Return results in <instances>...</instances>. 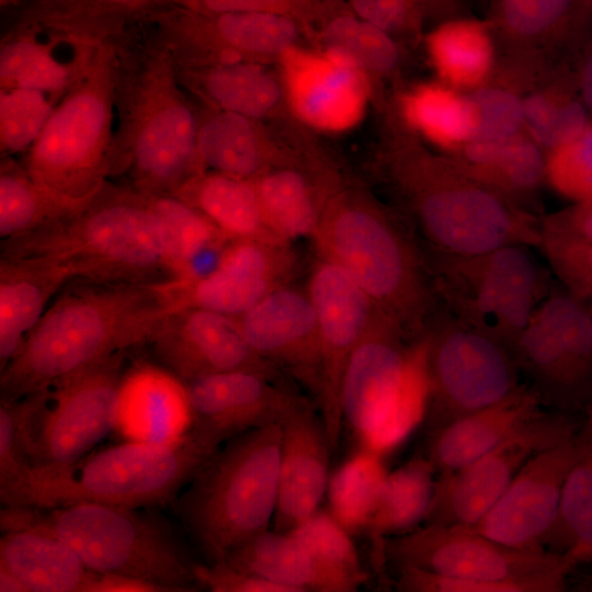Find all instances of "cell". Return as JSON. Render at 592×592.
Listing matches in <instances>:
<instances>
[{"mask_svg":"<svg viewBox=\"0 0 592 592\" xmlns=\"http://www.w3.org/2000/svg\"><path fill=\"white\" fill-rule=\"evenodd\" d=\"M1 369L0 401H12L107 356L149 344L178 310L162 283L67 284Z\"/></svg>","mask_w":592,"mask_h":592,"instance_id":"1","label":"cell"},{"mask_svg":"<svg viewBox=\"0 0 592 592\" xmlns=\"http://www.w3.org/2000/svg\"><path fill=\"white\" fill-rule=\"evenodd\" d=\"M115 126L110 180L144 195H173L203 172L196 153L197 115L172 55L157 35L115 38Z\"/></svg>","mask_w":592,"mask_h":592,"instance_id":"2","label":"cell"},{"mask_svg":"<svg viewBox=\"0 0 592 592\" xmlns=\"http://www.w3.org/2000/svg\"><path fill=\"white\" fill-rule=\"evenodd\" d=\"M1 257L48 262L71 282L170 281L160 224L148 197L111 180L77 215L3 240Z\"/></svg>","mask_w":592,"mask_h":592,"instance_id":"3","label":"cell"},{"mask_svg":"<svg viewBox=\"0 0 592 592\" xmlns=\"http://www.w3.org/2000/svg\"><path fill=\"white\" fill-rule=\"evenodd\" d=\"M281 423L239 434L201 466L172 505L201 561L228 553L270 528L275 512Z\"/></svg>","mask_w":592,"mask_h":592,"instance_id":"4","label":"cell"},{"mask_svg":"<svg viewBox=\"0 0 592 592\" xmlns=\"http://www.w3.org/2000/svg\"><path fill=\"white\" fill-rule=\"evenodd\" d=\"M13 531L39 530L73 548L96 572L158 583L169 592L204 590L192 545L163 515L149 508L76 503L53 509L16 506Z\"/></svg>","mask_w":592,"mask_h":592,"instance_id":"5","label":"cell"},{"mask_svg":"<svg viewBox=\"0 0 592 592\" xmlns=\"http://www.w3.org/2000/svg\"><path fill=\"white\" fill-rule=\"evenodd\" d=\"M314 241L318 253L340 265L408 340L428 334L439 300L408 228L369 204L342 202L323 212Z\"/></svg>","mask_w":592,"mask_h":592,"instance_id":"6","label":"cell"},{"mask_svg":"<svg viewBox=\"0 0 592 592\" xmlns=\"http://www.w3.org/2000/svg\"><path fill=\"white\" fill-rule=\"evenodd\" d=\"M213 453L190 430L167 443L112 445L70 465L31 468L5 506L100 503L151 508L173 503Z\"/></svg>","mask_w":592,"mask_h":592,"instance_id":"7","label":"cell"},{"mask_svg":"<svg viewBox=\"0 0 592 592\" xmlns=\"http://www.w3.org/2000/svg\"><path fill=\"white\" fill-rule=\"evenodd\" d=\"M422 254L475 255L504 246H539L540 223L463 172L449 158L399 166Z\"/></svg>","mask_w":592,"mask_h":592,"instance_id":"8","label":"cell"},{"mask_svg":"<svg viewBox=\"0 0 592 592\" xmlns=\"http://www.w3.org/2000/svg\"><path fill=\"white\" fill-rule=\"evenodd\" d=\"M115 65V39H109L21 159L35 180L76 198L93 196L110 180Z\"/></svg>","mask_w":592,"mask_h":592,"instance_id":"9","label":"cell"},{"mask_svg":"<svg viewBox=\"0 0 592 592\" xmlns=\"http://www.w3.org/2000/svg\"><path fill=\"white\" fill-rule=\"evenodd\" d=\"M126 353L107 356L12 400L18 441L31 468L70 465L112 431L122 407Z\"/></svg>","mask_w":592,"mask_h":592,"instance_id":"10","label":"cell"},{"mask_svg":"<svg viewBox=\"0 0 592 592\" xmlns=\"http://www.w3.org/2000/svg\"><path fill=\"white\" fill-rule=\"evenodd\" d=\"M526 246L475 255L423 254L448 316L511 349L544 299L545 277Z\"/></svg>","mask_w":592,"mask_h":592,"instance_id":"11","label":"cell"},{"mask_svg":"<svg viewBox=\"0 0 592 592\" xmlns=\"http://www.w3.org/2000/svg\"><path fill=\"white\" fill-rule=\"evenodd\" d=\"M428 395L424 348L387 318L358 343L341 392L343 421L371 442L398 437L421 418Z\"/></svg>","mask_w":592,"mask_h":592,"instance_id":"12","label":"cell"},{"mask_svg":"<svg viewBox=\"0 0 592 592\" xmlns=\"http://www.w3.org/2000/svg\"><path fill=\"white\" fill-rule=\"evenodd\" d=\"M425 340L428 436L465 414L500 401L522 384L510 348L451 316L437 318Z\"/></svg>","mask_w":592,"mask_h":592,"instance_id":"13","label":"cell"},{"mask_svg":"<svg viewBox=\"0 0 592 592\" xmlns=\"http://www.w3.org/2000/svg\"><path fill=\"white\" fill-rule=\"evenodd\" d=\"M378 543L395 569L413 567L478 581L538 582L551 592L565 591L570 573L559 555L506 546L468 525L422 524Z\"/></svg>","mask_w":592,"mask_h":592,"instance_id":"14","label":"cell"},{"mask_svg":"<svg viewBox=\"0 0 592 592\" xmlns=\"http://www.w3.org/2000/svg\"><path fill=\"white\" fill-rule=\"evenodd\" d=\"M512 352L543 407L567 413L592 402V319L576 298L543 299Z\"/></svg>","mask_w":592,"mask_h":592,"instance_id":"15","label":"cell"},{"mask_svg":"<svg viewBox=\"0 0 592 592\" xmlns=\"http://www.w3.org/2000/svg\"><path fill=\"white\" fill-rule=\"evenodd\" d=\"M566 412H540L474 462L439 475L423 524L476 525L535 454L574 434Z\"/></svg>","mask_w":592,"mask_h":592,"instance_id":"16","label":"cell"},{"mask_svg":"<svg viewBox=\"0 0 592 592\" xmlns=\"http://www.w3.org/2000/svg\"><path fill=\"white\" fill-rule=\"evenodd\" d=\"M306 287L316 310L320 337L318 409L333 452L343 423L341 392L346 365L371 328L386 317L340 265L320 253L311 265Z\"/></svg>","mask_w":592,"mask_h":592,"instance_id":"17","label":"cell"},{"mask_svg":"<svg viewBox=\"0 0 592 592\" xmlns=\"http://www.w3.org/2000/svg\"><path fill=\"white\" fill-rule=\"evenodd\" d=\"M149 345L161 367L182 384L202 376L235 371L293 380L249 345L237 317L205 308L174 310Z\"/></svg>","mask_w":592,"mask_h":592,"instance_id":"18","label":"cell"},{"mask_svg":"<svg viewBox=\"0 0 592 592\" xmlns=\"http://www.w3.org/2000/svg\"><path fill=\"white\" fill-rule=\"evenodd\" d=\"M298 260L292 243L230 240L217 264L191 282L168 281L177 309L197 307L239 317L278 287L293 282Z\"/></svg>","mask_w":592,"mask_h":592,"instance_id":"19","label":"cell"},{"mask_svg":"<svg viewBox=\"0 0 592 592\" xmlns=\"http://www.w3.org/2000/svg\"><path fill=\"white\" fill-rule=\"evenodd\" d=\"M183 386L189 430L213 452L247 431L280 423L297 394L291 382L249 371L202 376Z\"/></svg>","mask_w":592,"mask_h":592,"instance_id":"20","label":"cell"},{"mask_svg":"<svg viewBox=\"0 0 592 592\" xmlns=\"http://www.w3.org/2000/svg\"><path fill=\"white\" fill-rule=\"evenodd\" d=\"M577 454L578 431L532 456L496 504L473 527L506 546L543 549Z\"/></svg>","mask_w":592,"mask_h":592,"instance_id":"21","label":"cell"},{"mask_svg":"<svg viewBox=\"0 0 592 592\" xmlns=\"http://www.w3.org/2000/svg\"><path fill=\"white\" fill-rule=\"evenodd\" d=\"M249 345L318 398L320 337L307 287L285 284L237 317Z\"/></svg>","mask_w":592,"mask_h":592,"instance_id":"22","label":"cell"},{"mask_svg":"<svg viewBox=\"0 0 592 592\" xmlns=\"http://www.w3.org/2000/svg\"><path fill=\"white\" fill-rule=\"evenodd\" d=\"M282 55L287 96L299 118L333 133L361 121L368 87L364 69L355 60L332 47L322 52L289 47Z\"/></svg>","mask_w":592,"mask_h":592,"instance_id":"23","label":"cell"},{"mask_svg":"<svg viewBox=\"0 0 592 592\" xmlns=\"http://www.w3.org/2000/svg\"><path fill=\"white\" fill-rule=\"evenodd\" d=\"M278 488L271 530L287 533L318 511L329 483L331 446L320 410L296 394L281 420Z\"/></svg>","mask_w":592,"mask_h":592,"instance_id":"24","label":"cell"},{"mask_svg":"<svg viewBox=\"0 0 592 592\" xmlns=\"http://www.w3.org/2000/svg\"><path fill=\"white\" fill-rule=\"evenodd\" d=\"M104 42L56 26L12 32L0 45V88L62 98L87 75Z\"/></svg>","mask_w":592,"mask_h":592,"instance_id":"25","label":"cell"},{"mask_svg":"<svg viewBox=\"0 0 592 592\" xmlns=\"http://www.w3.org/2000/svg\"><path fill=\"white\" fill-rule=\"evenodd\" d=\"M538 395L521 384L500 401L465 414L429 436L426 457L437 476L456 470L496 447L515 429L539 414Z\"/></svg>","mask_w":592,"mask_h":592,"instance_id":"26","label":"cell"},{"mask_svg":"<svg viewBox=\"0 0 592 592\" xmlns=\"http://www.w3.org/2000/svg\"><path fill=\"white\" fill-rule=\"evenodd\" d=\"M70 278L37 259L3 258L0 262V371L19 352L50 298Z\"/></svg>","mask_w":592,"mask_h":592,"instance_id":"27","label":"cell"},{"mask_svg":"<svg viewBox=\"0 0 592 592\" xmlns=\"http://www.w3.org/2000/svg\"><path fill=\"white\" fill-rule=\"evenodd\" d=\"M452 153L451 161L463 172L522 209L546 180V156L524 133L475 140Z\"/></svg>","mask_w":592,"mask_h":592,"instance_id":"28","label":"cell"},{"mask_svg":"<svg viewBox=\"0 0 592 592\" xmlns=\"http://www.w3.org/2000/svg\"><path fill=\"white\" fill-rule=\"evenodd\" d=\"M173 61L182 87L198 92L218 110L254 118L267 114L278 102L276 81L244 59Z\"/></svg>","mask_w":592,"mask_h":592,"instance_id":"29","label":"cell"},{"mask_svg":"<svg viewBox=\"0 0 592 592\" xmlns=\"http://www.w3.org/2000/svg\"><path fill=\"white\" fill-rule=\"evenodd\" d=\"M0 568L31 592H82L93 572L66 542L39 530L1 533Z\"/></svg>","mask_w":592,"mask_h":592,"instance_id":"30","label":"cell"},{"mask_svg":"<svg viewBox=\"0 0 592 592\" xmlns=\"http://www.w3.org/2000/svg\"><path fill=\"white\" fill-rule=\"evenodd\" d=\"M146 196L160 224L170 281L191 282L213 270L230 239L180 197Z\"/></svg>","mask_w":592,"mask_h":592,"instance_id":"31","label":"cell"},{"mask_svg":"<svg viewBox=\"0 0 592 592\" xmlns=\"http://www.w3.org/2000/svg\"><path fill=\"white\" fill-rule=\"evenodd\" d=\"M224 561L288 592H345L342 583L288 533L267 528L231 549Z\"/></svg>","mask_w":592,"mask_h":592,"instance_id":"32","label":"cell"},{"mask_svg":"<svg viewBox=\"0 0 592 592\" xmlns=\"http://www.w3.org/2000/svg\"><path fill=\"white\" fill-rule=\"evenodd\" d=\"M173 195L194 206L230 240L282 242L265 223L252 179L203 171L190 179Z\"/></svg>","mask_w":592,"mask_h":592,"instance_id":"33","label":"cell"},{"mask_svg":"<svg viewBox=\"0 0 592 592\" xmlns=\"http://www.w3.org/2000/svg\"><path fill=\"white\" fill-rule=\"evenodd\" d=\"M543 549L561 556L570 570L580 562L592 561V405L579 426L578 454L566 477L558 513Z\"/></svg>","mask_w":592,"mask_h":592,"instance_id":"34","label":"cell"},{"mask_svg":"<svg viewBox=\"0 0 592 592\" xmlns=\"http://www.w3.org/2000/svg\"><path fill=\"white\" fill-rule=\"evenodd\" d=\"M93 196L62 194L35 180L15 158H1L0 237L3 241L66 220L80 213Z\"/></svg>","mask_w":592,"mask_h":592,"instance_id":"35","label":"cell"},{"mask_svg":"<svg viewBox=\"0 0 592 592\" xmlns=\"http://www.w3.org/2000/svg\"><path fill=\"white\" fill-rule=\"evenodd\" d=\"M437 474L426 456H418L383 478L362 528L377 542L423 524Z\"/></svg>","mask_w":592,"mask_h":592,"instance_id":"36","label":"cell"},{"mask_svg":"<svg viewBox=\"0 0 592 592\" xmlns=\"http://www.w3.org/2000/svg\"><path fill=\"white\" fill-rule=\"evenodd\" d=\"M426 50L442 83L459 91L485 86L494 65L489 27L469 19L441 24L429 35Z\"/></svg>","mask_w":592,"mask_h":592,"instance_id":"37","label":"cell"},{"mask_svg":"<svg viewBox=\"0 0 592 592\" xmlns=\"http://www.w3.org/2000/svg\"><path fill=\"white\" fill-rule=\"evenodd\" d=\"M401 110L410 127L447 151L475 138L477 117L470 95L445 83L418 86L403 96Z\"/></svg>","mask_w":592,"mask_h":592,"instance_id":"38","label":"cell"},{"mask_svg":"<svg viewBox=\"0 0 592 592\" xmlns=\"http://www.w3.org/2000/svg\"><path fill=\"white\" fill-rule=\"evenodd\" d=\"M196 153L204 171L254 180L264 167L252 118L224 110L198 121Z\"/></svg>","mask_w":592,"mask_h":592,"instance_id":"39","label":"cell"},{"mask_svg":"<svg viewBox=\"0 0 592 592\" xmlns=\"http://www.w3.org/2000/svg\"><path fill=\"white\" fill-rule=\"evenodd\" d=\"M254 182L265 223L280 241L315 240L323 210L301 173L277 169L262 172Z\"/></svg>","mask_w":592,"mask_h":592,"instance_id":"40","label":"cell"},{"mask_svg":"<svg viewBox=\"0 0 592 592\" xmlns=\"http://www.w3.org/2000/svg\"><path fill=\"white\" fill-rule=\"evenodd\" d=\"M287 533L342 583L345 592L356 591L366 581L356 548L334 517L316 511Z\"/></svg>","mask_w":592,"mask_h":592,"instance_id":"41","label":"cell"},{"mask_svg":"<svg viewBox=\"0 0 592 592\" xmlns=\"http://www.w3.org/2000/svg\"><path fill=\"white\" fill-rule=\"evenodd\" d=\"M61 98L26 88H0L1 158L24 156Z\"/></svg>","mask_w":592,"mask_h":592,"instance_id":"42","label":"cell"},{"mask_svg":"<svg viewBox=\"0 0 592 592\" xmlns=\"http://www.w3.org/2000/svg\"><path fill=\"white\" fill-rule=\"evenodd\" d=\"M522 99L524 132L542 149L550 151L588 123L583 102L567 92L540 90Z\"/></svg>","mask_w":592,"mask_h":592,"instance_id":"43","label":"cell"},{"mask_svg":"<svg viewBox=\"0 0 592 592\" xmlns=\"http://www.w3.org/2000/svg\"><path fill=\"white\" fill-rule=\"evenodd\" d=\"M579 0H497L493 22L519 44H539L569 20Z\"/></svg>","mask_w":592,"mask_h":592,"instance_id":"44","label":"cell"},{"mask_svg":"<svg viewBox=\"0 0 592 592\" xmlns=\"http://www.w3.org/2000/svg\"><path fill=\"white\" fill-rule=\"evenodd\" d=\"M326 38L329 47L343 52L366 70L388 72L398 61V49L389 33L361 18L332 20Z\"/></svg>","mask_w":592,"mask_h":592,"instance_id":"45","label":"cell"},{"mask_svg":"<svg viewBox=\"0 0 592 592\" xmlns=\"http://www.w3.org/2000/svg\"><path fill=\"white\" fill-rule=\"evenodd\" d=\"M546 181L577 203L592 202V122L546 155Z\"/></svg>","mask_w":592,"mask_h":592,"instance_id":"46","label":"cell"},{"mask_svg":"<svg viewBox=\"0 0 592 592\" xmlns=\"http://www.w3.org/2000/svg\"><path fill=\"white\" fill-rule=\"evenodd\" d=\"M385 475L380 464L373 457L361 458L346 466L332 486L335 520L362 528Z\"/></svg>","mask_w":592,"mask_h":592,"instance_id":"47","label":"cell"},{"mask_svg":"<svg viewBox=\"0 0 592 592\" xmlns=\"http://www.w3.org/2000/svg\"><path fill=\"white\" fill-rule=\"evenodd\" d=\"M475 106V140H498L524 133L522 96L502 86H482L469 94Z\"/></svg>","mask_w":592,"mask_h":592,"instance_id":"48","label":"cell"},{"mask_svg":"<svg viewBox=\"0 0 592 592\" xmlns=\"http://www.w3.org/2000/svg\"><path fill=\"white\" fill-rule=\"evenodd\" d=\"M395 570V588L401 592H551L549 587L538 582L468 580L413 567Z\"/></svg>","mask_w":592,"mask_h":592,"instance_id":"49","label":"cell"},{"mask_svg":"<svg viewBox=\"0 0 592 592\" xmlns=\"http://www.w3.org/2000/svg\"><path fill=\"white\" fill-rule=\"evenodd\" d=\"M538 247L573 292L592 295V243L540 230Z\"/></svg>","mask_w":592,"mask_h":592,"instance_id":"50","label":"cell"},{"mask_svg":"<svg viewBox=\"0 0 592 592\" xmlns=\"http://www.w3.org/2000/svg\"><path fill=\"white\" fill-rule=\"evenodd\" d=\"M197 577L204 590L212 592H288L280 584L241 571L226 561L200 562Z\"/></svg>","mask_w":592,"mask_h":592,"instance_id":"51","label":"cell"},{"mask_svg":"<svg viewBox=\"0 0 592 592\" xmlns=\"http://www.w3.org/2000/svg\"><path fill=\"white\" fill-rule=\"evenodd\" d=\"M358 16L388 33L405 26L413 16L417 0H351Z\"/></svg>","mask_w":592,"mask_h":592,"instance_id":"52","label":"cell"},{"mask_svg":"<svg viewBox=\"0 0 592 592\" xmlns=\"http://www.w3.org/2000/svg\"><path fill=\"white\" fill-rule=\"evenodd\" d=\"M540 230L592 243V202L544 218Z\"/></svg>","mask_w":592,"mask_h":592,"instance_id":"53","label":"cell"},{"mask_svg":"<svg viewBox=\"0 0 592 592\" xmlns=\"http://www.w3.org/2000/svg\"><path fill=\"white\" fill-rule=\"evenodd\" d=\"M82 592H169L158 583L147 580L93 571Z\"/></svg>","mask_w":592,"mask_h":592,"instance_id":"54","label":"cell"},{"mask_svg":"<svg viewBox=\"0 0 592 592\" xmlns=\"http://www.w3.org/2000/svg\"><path fill=\"white\" fill-rule=\"evenodd\" d=\"M580 90L584 106L592 112V50L582 69Z\"/></svg>","mask_w":592,"mask_h":592,"instance_id":"55","label":"cell"},{"mask_svg":"<svg viewBox=\"0 0 592 592\" xmlns=\"http://www.w3.org/2000/svg\"><path fill=\"white\" fill-rule=\"evenodd\" d=\"M0 592H31V590L14 574L0 568Z\"/></svg>","mask_w":592,"mask_h":592,"instance_id":"56","label":"cell"},{"mask_svg":"<svg viewBox=\"0 0 592 592\" xmlns=\"http://www.w3.org/2000/svg\"><path fill=\"white\" fill-rule=\"evenodd\" d=\"M103 5L126 8L137 3H140L143 0H91Z\"/></svg>","mask_w":592,"mask_h":592,"instance_id":"57","label":"cell"},{"mask_svg":"<svg viewBox=\"0 0 592 592\" xmlns=\"http://www.w3.org/2000/svg\"><path fill=\"white\" fill-rule=\"evenodd\" d=\"M266 11H273L274 7L281 4L285 0H257Z\"/></svg>","mask_w":592,"mask_h":592,"instance_id":"58","label":"cell"},{"mask_svg":"<svg viewBox=\"0 0 592 592\" xmlns=\"http://www.w3.org/2000/svg\"><path fill=\"white\" fill-rule=\"evenodd\" d=\"M589 312H590V316H591V319H592V306H591V309H590Z\"/></svg>","mask_w":592,"mask_h":592,"instance_id":"59","label":"cell"}]
</instances>
